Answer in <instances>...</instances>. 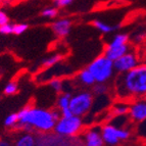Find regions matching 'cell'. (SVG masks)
<instances>
[{"instance_id":"f546056e","label":"cell","mask_w":146,"mask_h":146,"mask_svg":"<svg viewBox=\"0 0 146 146\" xmlns=\"http://www.w3.org/2000/svg\"><path fill=\"white\" fill-rule=\"evenodd\" d=\"M140 127H141V129H139V133H141V134L146 133V121L140 123Z\"/></svg>"},{"instance_id":"2e32d148","label":"cell","mask_w":146,"mask_h":146,"mask_svg":"<svg viewBox=\"0 0 146 146\" xmlns=\"http://www.w3.org/2000/svg\"><path fill=\"white\" fill-rule=\"evenodd\" d=\"M92 26L95 28V29H97L98 31L103 33V34H110V33H112V32L115 31V30L119 28V27H117V26L115 27V26H111V25L107 24V23H104L100 20H94L92 22Z\"/></svg>"},{"instance_id":"e575fe53","label":"cell","mask_w":146,"mask_h":146,"mask_svg":"<svg viewBox=\"0 0 146 146\" xmlns=\"http://www.w3.org/2000/svg\"><path fill=\"white\" fill-rule=\"evenodd\" d=\"M0 76H1V75H0Z\"/></svg>"},{"instance_id":"836d02e7","label":"cell","mask_w":146,"mask_h":146,"mask_svg":"<svg viewBox=\"0 0 146 146\" xmlns=\"http://www.w3.org/2000/svg\"><path fill=\"white\" fill-rule=\"evenodd\" d=\"M117 1H125V0H117Z\"/></svg>"},{"instance_id":"7a4b0ae2","label":"cell","mask_w":146,"mask_h":146,"mask_svg":"<svg viewBox=\"0 0 146 146\" xmlns=\"http://www.w3.org/2000/svg\"><path fill=\"white\" fill-rule=\"evenodd\" d=\"M113 91L119 100L133 101L146 98V62L124 74H119L115 80Z\"/></svg>"},{"instance_id":"30bf717a","label":"cell","mask_w":146,"mask_h":146,"mask_svg":"<svg viewBox=\"0 0 146 146\" xmlns=\"http://www.w3.org/2000/svg\"><path fill=\"white\" fill-rule=\"evenodd\" d=\"M84 146H104L102 136H101V128L93 127L86 130L83 134Z\"/></svg>"},{"instance_id":"e0dca14e","label":"cell","mask_w":146,"mask_h":146,"mask_svg":"<svg viewBox=\"0 0 146 146\" xmlns=\"http://www.w3.org/2000/svg\"><path fill=\"white\" fill-rule=\"evenodd\" d=\"M72 94L70 92H62L58 96L57 100H56V108H58L59 110H62L64 108H68L70 106V100H71Z\"/></svg>"},{"instance_id":"4fadbf2b","label":"cell","mask_w":146,"mask_h":146,"mask_svg":"<svg viewBox=\"0 0 146 146\" xmlns=\"http://www.w3.org/2000/svg\"><path fill=\"white\" fill-rule=\"evenodd\" d=\"M13 146H36V134L30 132H20Z\"/></svg>"},{"instance_id":"277c9868","label":"cell","mask_w":146,"mask_h":146,"mask_svg":"<svg viewBox=\"0 0 146 146\" xmlns=\"http://www.w3.org/2000/svg\"><path fill=\"white\" fill-rule=\"evenodd\" d=\"M87 68L92 74L96 83H106L115 74L113 61L107 58L104 54L97 56Z\"/></svg>"},{"instance_id":"3957f363","label":"cell","mask_w":146,"mask_h":146,"mask_svg":"<svg viewBox=\"0 0 146 146\" xmlns=\"http://www.w3.org/2000/svg\"><path fill=\"white\" fill-rule=\"evenodd\" d=\"M36 146H84L83 137L66 136L54 131L37 133Z\"/></svg>"},{"instance_id":"7c38bea8","label":"cell","mask_w":146,"mask_h":146,"mask_svg":"<svg viewBox=\"0 0 146 146\" xmlns=\"http://www.w3.org/2000/svg\"><path fill=\"white\" fill-rule=\"evenodd\" d=\"M101 136H102L104 144H107V145L115 146L121 142L115 135V126L112 124H105L101 128Z\"/></svg>"},{"instance_id":"5bb4252c","label":"cell","mask_w":146,"mask_h":146,"mask_svg":"<svg viewBox=\"0 0 146 146\" xmlns=\"http://www.w3.org/2000/svg\"><path fill=\"white\" fill-rule=\"evenodd\" d=\"M77 81H78L79 84H81L82 86H85V87H92L96 83L92 74L89 72L88 68H84V70L79 72L78 75H77Z\"/></svg>"},{"instance_id":"ffe728a7","label":"cell","mask_w":146,"mask_h":146,"mask_svg":"<svg viewBox=\"0 0 146 146\" xmlns=\"http://www.w3.org/2000/svg\"><path fill=\"white\" fill-rule=\"evenodd\" d=\"M61 59H62V55L61 54H53V55L49 56V57L44 59L42 61V66H43V68H52L53 66L57 64Z\"/></svg>"},{"instance_id":"5b68a950","label":"cell","mask_w":146,"mask_h":146,"mask_svg":"<svg viewBox=\"0 0 146 146\" xmlns=\"http://www.w3.org/2000/svg\"><path fill=\"white\" fill-rule=\"evenodd\" d=\"M130 48V36L126 33H119L115 35L112 39L106 44L103 54L110 60L115 61V59L127 53Z\"/></svg>"},{"instance_id":"d6a6232c","label":"cell","mask_w":146,"mask_h":146,"mask_svg":"<svg viewBox=\"0 0 146 146\" xmlns=\"http://www.w3.org/2000/svg\"><path fill=\"white\" fill-rule=\"evenodd\" d=\"M8 1H9V2H11V1H15V0H8Z\"/></svg>"},{"instance_id":"ba28073f","label":"cell","mask_w":146,"mask_h":146,"mask_svg":"<svg viewBox=\"0 0 146 146\" xmlns=\"http://www.w3.org/2000/svg\"><path fill=\"white\" fill-rule=\"evenodd\" d=\"M139 63H141L140 56L135 51L129 50L127 53L113 61V68L115 72H117V74H124L131 71L132 68H136Z\"/></svg>"},{"instance_id":"83f0119b","label":"cell","mask_w":146,"mask_h":146,"mask_svg":"<svg viewBox=\"0 0 146 146\" xmlns=\"http://www.w3.org/2000/svg\"><path fill=\"white\" fill-rule=\"evenodd\" d=\"M146 40V33L145 32H141V33H138V34H135L134 37V41L135 43H142Z\"/></svg>"},{"instance_id":"7402d4cb","label":"cell","mask_w":146,"mask_h":146,"mask_svg":"<svg viewBox=\"0 0 146 146\" xmlns=\"http://www.w3.org/2000/svg\"><path fill=\"white\" fill-rule=\"evenodd\" d=\"M19 92V84L15 81H10L5 85L4 89H3V93L7 96H11L15 95Z\"/></svg>"},{"instance_id":"603a6c76","label":"cell","mask_w":146,"mask_h":146,"mask_svg":"<svg viewBox=\"0 0 146 146\" xmlns=\"http://www.w3.org/2000/svg\"><path fill=\"white\" fill-rule=\"evenodd\" d=\"M48 85L56 93H61L63 90V81L58 78H52L49 81Z\"/></svg>"},{"instance_id":"44dd1931","label":"cell","mask_w":146,"mask_h":146,"mask_svg":"<svg viewBox=\"0 0 146 146\" xmlns=\"http://www.w3.org/2000/svg\"><path fill=\"white\" fill-rule=\"evenodd\" d=\"M58 8L55 6H47L44 9H42L41 15L44 19H48V20H53L58 15Z\"/></svg>"},{"instance_id":"d4e9b609","label":"cell","mask_w":146,"mask_h":146,"mask_svg":"<svg viewBox=\"0 0 146 146\" xmlns=\"http://www.w3.org/2000/svg\"><path fill=\"white\" fill-rule=\"evenodd\" d=\"M75 2V0H52V4L53 6L57 8H63L68 7Z\"/></svg>"},{"instance_id":"4316f807","label":"cell","mask_w":146,"mask_h":146,"mask_svg":"<svg viewBox=\"0 0 146 146\" xmlns=\"http://www.w3.org/2000/svg\"><path fill=\"white\" fill-rule=\"evenodd\" d=\"M8 23H9V17L4 10L0 8V27L5 24H8Z\"/></svg>"},{"instance_id":"8fae6325","label":"cell","mask_w":146,"mask_h":146,"mask_svg":"<svg viewBox=\"0 0 146 146\" xmlns=\"http://www.w3.org/2000/svg\"><path fill=\"white\" fill-rule=\"evenodd\" d=\"M72 26H73V22L71 19L62 17V19H58L52 23L51 30L57 38H66L71 32Z\"/></svg>"},{"instance_id":"9a60e30c","label":"cell","mask_w":146,"mask_h":146,"mask_svg":"<svg viewBox=\"0 0 146 146\" xmlns=\"http://www.w3.org/2000/svg\"><path fill=\"white\" fill-rule=\"evenodd\" d=\"M130 102L124 100H117V102L111 106V115H126L129 111Z\"/></svg>"},{"instance_id":"cb8c5ba5","label":"cell","mask_w":146,"mask_h":146,"mask_svg":"<svg viewBox=\"0 0 146 146\" xmlns=\"http://www.w3.org/2000/svg\"><path fill=\"white\" fill-rule=\"evenodd\" d=\"M29 29V25L26 23H19V24H13V32L12 34L15 35H22Z\"/></svg>"},{"instance_id":"ac0fdd59","label":"cell","mask_w":146,"mask_h":146,"mask_svg":"<svg viewBox=\"0 0 146 146\" xmlns=\"http://www.w3.org/2000/svg\"><path fill=\"white\" fill-rule=\"evenodd\" d=\"M91 92L93 95H96V96H103L110 92V87L106 83H95L92 86Z\"/></svg>"},{"instance_id":"1f68e13d","label":"cell","mask_w":146,"mask_h":146,"mask_svg":"<svg viewBox=\"0 0 146 146\" xmlns=\"http://www.w3.org/2000/svg\"><path fill=\"white\" fill-rule=\"evenodd\" d=\"M2 5H3V0H0V8H1Z\"/></svg>"},{"instance_id":"6da1fadb","label":"cell","mask_w":146,"mask_h":146,"mask_svg":"<svg viewBox=\"0 0 146 146\" xmlns=\"http://www.w3.org/2000/svg\"><path fill=\"white\" fill-rule=\"evenodd\" d=\"M17 115L19 124L15 131L37 134L53 131L61 113L58 108L45 110L34 105H27L17 112Z\"/></svg>"},{"instance_id":"52a82bcc","label":"cell","mask_w":146,"mask_h":146,"mask_svg":"<svg viewBox=\"0 0 146 146\" xmlns=\"http://www.w3.org/2000/svg\"><path fill=\"white\" fill-rule=\"evenodd\" d=\"M54 132L66 136H78L84 131V122L78 115L60 117L56 122Z\"/></svg>"},{"instance_id":"8992f818","label":"cell","mask_w":146,"mask_h":146,"mask_svg":"<svg viewBox=\"0 0 146 146\" xmlns=\"http://www.w3.org/2000/svg\"><path fill=\"white\" fill-rule=\"evenodd\" d=\"M94 102V95L90 91H80L72 95L70 100V110L74 115L84 117L90 111Z\"/></svg>"},{"instance_id":"9c48e42d","label":"cell","mask_w":146,"mask_h":146,"mask_svg":"<svg viewBox=\"0 0 146 146\" xmlns=\"http://www.w3.org/2000/svg\"><path fill=\"white\" fill-rule=\"evenodd\" d=\"M128 117L137 124L146 121V98H139L130 102Z\"/></svg>"},{"instance_id":"f1b7e54d","label":"cell","mask_w":146,"mask_h":146,"mask_svg":"<svg viewBox=\"0 0 146 146\" xmlns=\"http://www.w3.org/2000/svg\"><path fill=\"white\" fill-rule=\"evenodd\" d=\"M60 113H61V117H71V115H73V112L70 110V107L60 110Z\"/></svg>"},{"instance_id":"d6986e66","label":"cell","mask_w":146,"mask_h":146,"mask_svg":"<svg viewBox=\"0 0 146 146\" xmlns=\"http://www.w3.org/2000/svg\"><path fill=\"white\" fill-rule=\"evenodd\" d=\"M17 124H19V115H17V112L10 113V115H7L4 119L5 128H7V129H9V130H13V131H15Z\"/></svg>"},{"instance_id":"484cf974","label":"cell","mask_w":146,"mask_h":146,"mask_svg":"<svg viewBox=\"0 0 146 146\" xmlns=\"http://www.w3.org/2000/svg\"><path fill=\"white\" fill-rule=\"evenodd\" d=\"M13 32V24L8 23L0 27V34L2 35H10Z\"/></svg>"},{"instance_id":"4dcf8cb0","label":"cell","mask_w":146,"mask_h":146,"mask_svg":"<svg viewBox=\"0 0 146 146\" xmlns=\"http://www.w3.org/2000/svg\"><path fill=\"white\" fill-rule=\"evenodd\" d=\"M0 146H11V143L7 140L4 139H0Z\"/></svg>"}]
</instances>
